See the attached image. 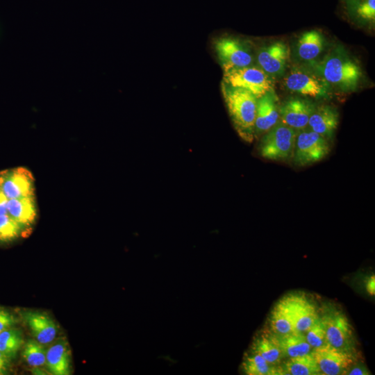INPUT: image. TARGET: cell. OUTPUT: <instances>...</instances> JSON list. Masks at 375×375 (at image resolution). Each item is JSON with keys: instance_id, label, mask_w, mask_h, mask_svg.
<instances>
[{"instance_id": "5bb4252c", "label": "cell", "mask_w": 375, "mask_h": 375, "mask_svg": "<svg viewBox=\"0 0 375 375\" xmlns=\"http://www.w3.org/2000/svg\"><path fill=\"white\" fill-rule=\"evenodd\" d=\"M279 107L274 90L257 99L254 137L263 135L279 122Z\"/></svg>"}, {"instance_id": "603a6c76", "label": "cell", "mask_w": 375, "mask_h": 375, "mask_svg": "<svg viewBox=\"0 0 375 375\" xmlns=\"http://www.w3.org/2000/svg\"><path fill=\"white\" fill-rule=\"evenodd\" d=\"M22 333L17 328H8L0 333V351L8 358L15 357L24 345Z\"/></svg>"}, {"instance_id": "ba28073f", "label": "cell", "mask_w": 375, "mask_h": 375, "mask_svg": "<svg viewBox=\"0 0 375 375\" xmlns=\"http://www.w3.org/2000/svg\"><path fill=\"white\" fill-rule=\"evenodd\" d=\"M320 318L324 326L327 343L337 349L353 353V329L345 315L331 306L326 308Z\"/></svg>"}, {"instance_id": "8fae6325", "label": "cell", "mask_w": 375, "mask_h": 375, "mask_svg": "<svg viewBox=\"0 0 375 375\" xmlns=\"http://www.w3.org/2000/svg\"><path fill=\"white\" fill-rule=\"evenodd\" d=\"M289 48L282 41L261 47L256 53V62L272 78L284 75L289 58Z\"/></svg>"}, {"instance_id": "cb8c5ba5", "label": "cell", "mask_w": 375, "mask_h": 375, "mask_svg": "<svg viewBox=\"0 0 375 375\" xmlns=\"http://www.w3.org/2000/svg\"><path fill=\"white\" fill-rule=\"evenodd\" d=\"M47 348L35 339H29L23 345L22 357L31 367H39L46 364Z\"/></svg>"}, {"instance_id": "4dcf8cb0", "label": "cell", "mask_w": 375, "mask_h": 375, "mask_svg": "<svg viewBox=\"0 0 375 375\" xmlns=\"http://www.w3.org/2000/svg\"><path fill=\"white\" fill-rule=\"evenodd\" d=\"M365 289L372 296L375 294V276L371 275L365 281Z\"/></svg>"}, {"instance_id": "4316f807", "label": "cell", "mask_w": 375, "mask_h": 375, "mask_svg": "<svg viewBox=\"0 0 375 375\" xmlns=\"http://www.w3.org/2000/svg\"><path fill=\"white\" fill-rule=\"evenodd\" d=\"M304 334L307 342L312 349L327 344L324 326L320 317L305 331Z\"/></svg>"}, {"instance_id": "277c9868", "label": "cell", "mask_w": 375, "mask_h": 375, "mask_svg": "<svg viewBox=\"0 0 375 375\" xmlns=\"http://www.w3.org/2000/svg\"><path fill=\"white\" fill-rule=\"evenodd\" d=\"M298 132L280 121L262 135L259 144L260 156L273 161L292 158Z\"/></svg>"}, {"instance_id": "5b68a950", "label": "cell", "mask_w": 375, "mask_h": 375, "mask_svg": "<svg viewBox=\"0 0 375 375\" xmlns=\"http://www.w3.org/2000/svg\"><path fill=\"white\" fill-rule=\"evenodd\" d=\"M284 87L290 92L311 98L329 96L331 87L309 65H293L283 79Z\"/></svg>"}, {"instance_id": "484cf974", "label": "cell", "mask_w": 375, "mask_h": 375, "mask_svg": "<svg viewBox=\"0 0 375 375\" xmlns=\"http://www.w3.org/2000/svg\"><path fill=\"white\" fill-rule=\"evenodd\" d=\"M349 12L365 22L375 19V0H347Z\"/></svg>"}, {"instance_id": "f1b7e54d", "label": "cell", "mask_w": 375, "mask_h": 375, "mask_svg": "<svg viewBox=\"0 0 375 375\" xmlns=\"http://www.w3.org/2000/svg\"><path fill=\"white\" fill-rule=\"evenodd\" d=\"M346 374L349 375H367L371 374L367 368L362 364H355V362L349 368Z\"/></svg>"}, {"instance_id": "44dd1931", "label": "cell", "mask_w": 375, "mask_h": 375, "mask_svg": "<svg viewBox=\"0 0 375 375\" xmlns=\"http://www.w3.org/2000/svg\"><path fill=\"white\" fill-rule=\"evenodd\" d=\"M269 326L274 335H283L296 331L283 299L276 303L271 312Z\"/></svg>"}, {"instance_id": "9c48e42d", "label": "cell", "mask_w": 375, "mask_h": 375, "mask_svg": "<svg viewBox=\"0 0 375 375\" xmlns=\"http://www.w3.org/2000/svg\"><path fill=\"white\" fill-rule=\"evenodd\" d=\"M328 140L309 128L298 132L293 153V160L299 166L317 162L329 153Z\"/></svg>"}, {"instance_id": "3957f363", "label": "cell", "mask_w": 375, "mask_h": 375, "mask_svg": "<svg viewBox=\"0 0 375 375\" xmlns=\"http://www.w3.org/2000/svg\"><path fill=\"white\" fill-rule=\"evenodd\" d=\"M222 92L234 126L247 142L254 137L257 98L242 88L222 82Z\"/></svg>"}, {"instance_id": "2e32d148", "label": "cell", "mask_w": 375, "mask_h": 375, "mask_svg": "<svg viewBox=\"0 0 375 375\" xmlns=\"http://www.w3.org/2000/svg\"><path fill=\"white\" fill-rule=\"evenodd\" d=\"M72 353L68 341L60 338L47 350L46 365L53 375H69L72 372Z\"/></svg>"}, {"instance_id": "52a82bcc", "label": "cell", "mask_w": 375, "mask_h": 375, "mask_svg": "<svg viewBox=\"0 0 375 375\" xmlns=\"http://www.w3.org/2000/svg\"><path fill=\"white\" fill-rule=\"evenodd\" d=\"M214 48L223 72L253 65L254 56L249 44L233 36H222L214 42Z\"/></svg>"}, {"instance_id": "4fadbf2b", "label": "cell", "mask_w": 375, "mask_h": 375, "mask_svg": "<svg viewBox=\"0 0 375 375\" xmlns=\"http://www.w3.org/2000/svg\"><path fill=\"white\" fill-rule=\"evenodd\" d=\"M296 331H305L318 319L316 307L304 295L290 294L283 298Z\"/></svg>"}, {"instance_id": "ffe728a7", "label": "cell", "mask_w": 375, "mask_h": 375, "mask_svg": "<svg viewBox=\"0 0 375 375\" xmlns=\"http://www.w3.org/2000/svg\"><path fill=\"white\" fill-rule=\"evenodd\" d=\"M316 375L322 374L319 367L311 352L290 358L276 368V375Z\"/></svg>"}, {"instance_id": "f546056e", "label": "cell", "mask_w": 375, "mask_h": 375, "mask_svg": "<svg viewBox=\"0 0 375 375\" xmlns=\"http://www.w3.org/2000/svg\"><path fill=\"white\" fill-rule=\"evenodd\" d=\"M10 360L9 358L0 351V375L7 373Z\"/></svg>"}, {"instance_id": "6da1fadb", "label": "cell", "mask_w": 375, "mask_h": 375, "mask_svg": "<svg viewBox=\"0 0 375 375\" xmlns=\"http://www.w3.org/2000/svg\"><path fill=\"white\" fill-rule=\"evenodd\" d=\"M35 179L24 167L0 171V217L18 225L28 235L38 217Z\"/></svg>"}, {"instance_id": "7a4b0ae2", "label": "cell", "mask_w": 375, "mask_h": 375, "mask_svg": "<svg viewBox=\"0 0 375 375\" xmlns=\"http://www.w3.org/2000/svg\"><path fill=\"white\" fill-rule=\"evenodd\" d=\"M331 87L343 92L354 90L362 76L360 65L341 46L332 48L322 60L306 64Z\"/></svg>"}, {"instance_id": "ac0fdd59", "label": "cell", "mask_w": 375, "mask_h": 375, "mask_svg": "<svg viewBox=\"0 0 375 375\" xmlns=\"http://www.w3.org/2000/svg\"><path fill=\"white\" fill-rule=\"evenodd\" d=\"M338 122L337 110L333 106L322 105L315 108L310 117L308 128L328 140L333 138Z\"/></svg>"}, {"instance_id": "30bf717a", "label": "cell", "mask_w": 375, "mask_h": 375, "mask_svg": "<svg viewBox=\"0 0 375 375\" xmlns=\"http://www.w3.org/2000/svg\"><path fill=\"white\" fill-rule=\"evenodd\" d=\"M311 353L322 374H346L349 368L355 362L354 353L337 349L328 343L312 349Z\"/></svg>"}, {"instance_id": "e0dca14e", "label": "cell", "mask_w": 375, "mask_h": 375, "mask_svg": "<svg viewBox=\"0 0 375 375\" xmlns=\"http://www.w3.org/2000/svg\"><path fill=\"white\" fill-rule=\"evenodd\" d=\"M326 47L323 34L317 30L304 32L298 39L295 46L296 58L305 64L315 62Z\"/></svg>"}, {"instance_id": "83f0119b", "label": "cell", "mask_w": 375, "mask_h": 375, "mask_svg": "<svg viewBox=\"0 0 375 375\" xmlns=\"http://www.w3.org/2000/svg\"><path fill=\"white\" fill-rule=\"evenodd\" d=\"M16 318L10 312L0 308V333L16 323Z\"/></svg>"}, {"instance_id": "9a60e30c", "label": "cell", "mask_w": 375, "mask_h": 375, "mask_svg": "<svg viewBox=\"0 0 375 375\" xmlns=\"http://www.w3.org/2000/svg\"><path fill=\"white\" fill-rule=\"evenodd\" d=\"M21 317L37 341L45 345L55 340L58 333V325L47 312L24 310Z\"/></svg>"}, {"instance_id": "d4e9b609", "label": "cell", "mask_w": 375, "mask_h": 375, "mask_svg": "<svg viewBox=\"0 0 375 375\" xmlns=\"http://www.w3.org/2000/svg\"><path fill=\"white\" fill-rule=\"evenodd\" d=\"M243 369L249 375H276V367L253 351L244 359Z\"/></svg>"}, {"instance_id": "7c38bea8", "label": "cell", "mask_w": 375, "mask_h": 375, "mask_svg": "<svg viewBox=\"0 0 375 375\" xmlns=\"http://www.w3.org/2000/svg\"><path fill=\"white\" fill-rule=\"evenodd\" d=\"M315 108L308 99L290 98L279 107V121L299 132L308 127Z\"/></svg>"}, {"instance_id": "7402d4cb", "label": "cell", "mask_w": 375, "mask_h": 375, "mask_svg": "<svg viewBox=\"0 0 375 375\" xmlns=\"http://www.w3.org/2000/svg\"><path fill=\"white\" fill-rule=\"evenodd\" d=\"M252 349L271 365L278 363L283 357L272 335H262L256 338Z\"/></svg>"}, {"instance_id": "8992f818", "label": "cell", "mask_w": 375, "mask_h": 375, "mask_svg": "<svg viewBox=\"0 0 375 375\" xmlns=\"http://www.w3.org/2000/svg\"><path fill=\"white\" fill-rule=\"evenodd\" d=\"M222 81L247 90L257 99L274 90V78L257 65L224 72Z\"/></svg>"}, {"instance_id": "d6986e66", "label": "cell", "mask_w": 375, "mask_h": 375, "mask_svg": "<svg viewBox=\"0 0 375 375\" xmlns=\"http://www.w3.org/2000/svg\"><path fill=\"white\" fill-rule=\"evenodd\" d=\"M272 335L283 356L292 358L303 356L310 353L312 349L304 333L292 331L283 335Z\"/></svg>"}]
</instances>
